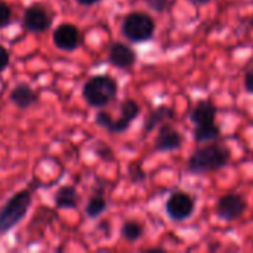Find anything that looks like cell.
<instances>
[{
    "label": "cell",
    "mask_w": 253,
    "mask_h": 253,
    "mask_svg": "<svg viewBox=\"0 0 253 253\" xmlns=\"http://www.w3.org/2000/svg\"><path fill=\"white\" fill-rule=\"evenodd\" d=\"M231 153L225 145L221 144H212L208 147L197 148L190 160H188V170L193 173H208L215 172L222 168H225L230 162Z\"/></svg>",
    "instance_id": "1"
},
{
    "label": "cell",
    "mask_w": 253,
    "mask_h": 253,
    "mask_svg": "<svg viewBox=\"0 0 253 253\" xmlns=\"http://www.w3.org/2000/svg\"><path fill=\"white\" fill-rule=\"evenodd\" d=\"M33 203V196L30 190H21L15 193L1 208H0V236L7 234L15 228L28 213Z\"/></svg>",
    "instance_id": "2"
},
{
    "label": "cell",
    "mask_w": 253,
    "mask_h": 253,
    "mask_svg": "<svg viewBox=\"0 0 253 253\" xmlns=\"http://www.w3.org/2000/svg\"><path fill=\"white\" fill-rule=\"evenodd\" d=\"M117 90V82L107 74H101L90 77L84 83L82 95L87 105L93 108H102L108 105L113 99H116Z\"/></svg>",
    "instance_id": "3"
},
{
    "label": "cell",
    "mask_w": 253,
    "mask_h": 253,
    "mask_svg": "<svg viewBox=\"0 0 253 253\" xmlns=\"http://www.w3.org/2000/svg\"><path fill=\"white\" fill-rule=\"evenodd\" d=\"M120 111H122V116L117 120H113V117L105 111H98L96 116H95V123L98 126L107 129L111 133H122V132L127 130L130 123L139 116L141 108H139L136 101L125 99L120 104Z\"/></svg>",
    "instance_id": "4"
},
{
    "label": "cell",
    "mask_w": 253,
    "mask_h": 253,
    "mask_svg": "<svg viewBox=\"0 0 253 253\" xmlns=\"http://www.w3.org/2000/svg\"><path fill=\"white\" fill-rule=\"evenodd\" d=\"M156 24L148 13L132 12L122 24V34L132 43H142L154 36Z\"/></svg>",
    "instance_id": "5"
},
{
    "label": "cell",
    "mask_w": 253,
    "mask_h": 253,
    "mask_svg": "<svg viewBox=\"0 0 253 253\" xmlns=\"http://www.w3.org/2000/svg\"><path fill=\"white\" fill-rule=\"evenodd\" d=\"M53 21L52 12L42 3L30 4L22 15V27L30 33H44Z\"/></svg>",
    "instance_id": "6"
},
{
    "label": "cell",
    "mask_w": 253,
    "mask_h": 253,
    "mask_svg": "<svg viewBox=\"0 0 253 253\" xmlns=\"http://www.w3.org/2000/svg\"><path fill=\"white\" fill-rule=\"evenodd\" d=\"M194 212V200L187 193L178 191L166 202V213L173 221H184Z\"/></svg>",
    "instance_id": "7"
},
{
    "label": "cell",
    "mask_w": 253,
    "mask_h": 253,
    "mask_svg": "<svg viewBox=\"0 0 253 253\" xmlns=\"http://www.w3.org/2000/svg\"><path fill=\"white\" fill-rule=\"evenodd\" d=\"M53 44L64 52H73L80 46V31L74 24L64 22L53 30Z\"/></svg>",
    "instance_id": "8"
},
{
    "label": "cell",
    "mask_w": 253,
    "mask_h": 253,
    "mask_svg": "<svg viewBox=\"0 0 253 253\" xmlns=\"http://www.w3.org/2000/svg\"><path fill=\"white\" fill-rule=\"evenodd\" d=\"M246 211V202L239 194H227L216 205V215L222 221H236Z\"/></svg>",
    "instance_id": "9"
},
{
    "label": "cell",
    "mask_w": 253,
    "mask_h": 253,
    "mask_svg": "<svg viewBox=\"0 0 253 253\" xmlns=\"http://www.w3.org/2000/svg\"><path fill=\"white\" fill-rule=\"evenodd\" d=\"M108 62L116 68L126 70L136 62V53L130 46L122 42H116L111 44L108 50Z\"/></svg>",
    "instance_id": "10"
},
{
    "label": "cell",
    "mask_w": 253,
    "mask_h": 253,
    "mask_svg": "<svg viewBox=\"0 0 253 253\" xmlns=\"http://www.w3.org/2000/svg\"><path fill=\"white\" fill-rule=\"evenodd\" d=\"M182 141H184L182 135L175 127L165 123L160 127V132L156 138L154 148H156V151H162V153L175 151V150H179L182 147Z\"/></svg>",
    "instance_id": "11"
},
{
    "label": "cell",
    "mask_w": 253,
    "mask_h": 253,
    "mask_svg": "<svg viewBox=\"0 0 253 253\" xmlns=\"http://www.w3.org/2000/svg\"><path fill=\"white\" fill-rule=\"evenodd\" d=\"M9 99L13 105L21 110H25L39 101V95L27 83H18L9 93Z\"/></svg>",
    "instance_id": "12"
},
{
    "label": "cell",
    "mask_w": 253,
    "mask_h": 253,
    "mask_svg": "<svg viewBox=\"0 0 253 253\" xmlns=\"http://www.w3.org/2000/svg\"><path fill=\"white\" fill-rule=\"evenodd\" d=\"M216 107L208 101V99H203L200 101L194 110L191 111V122L199 126V125H209V123H213L215 122V117H216Z\"/></svg>",
    "instance_id": "13"
},
{
    "label": "cell",
    "mask_w": 253,
    "mask_h": 253,
    "mask_svg": "<svg viewBox=\"0 0 253 253\" xmlns=\"http://www.w3.org/2000/svg\"><path fill=\"white\" fill-rule=\"evenodd\" d=\"M173 117H175V113H173L172 108H169V107H166V105L157 107L156 110H153V111L147 116V119H145V122H144V132H145V133H150V132H153L160 123H165V122H168V120H172Z\"/></svg>",
    "instance_id": "14"
},
{
    "label": "cell",
    "mask_w": 253,
    "mask_h": 253,
    "mask_svg": "<svg viewBox=\"0 0 253 253\" xmlns=\"http://www.w3.org/2000/svg\"><path fill=\"white\" fill-rule=\"evenodd\" d=\"M53 202H55L56 209H76L77 202H79L76 188L71 187V185L61 187L56 191V194L53 197Z\"/></svg>",
    "instance_id": "15"
},
{
    "label": "cell",
    "mask_w": 253,
    "mask_h": 253,
    "mask_svg": "<svg viewBox=\"0 0 253 253\" xmlns=\"http://www.w3.org/2000/svg\"><path fill=\"white\" fill-rule=\"evenodd\" d=\"M194 141L197 142H209V141H213L216 138H219L221 135V130L219 127H216L213 123H209V125H199L194 132Z\"/></svg>",
    "instance_id": "16"
},
{
    "label": "cell",
    "mask_w": 253,
    "mask_h": 253,
    "mask_svg": "<svg viewBox=\"0 0 253 253\" xmlns=\"http://www.w3.org/2000/svg\"><path fill=\"white\" fill-rule=\"evenodd\" d=\"M142 234H144V228L136 221H127L122 227V237L129 243H135L142 237Z\"/></svg>",
    "instance_id": "17"
},
{
    "label": "cell",
    "mask_w": 253,
    "mask_h": 253,
    "mask_svg": "<svg viewBox=\"0 0 253 253\" xmlns=\"http://www.w3.org/2000/svg\"><path fill=\"white\" fill-rule=\"evenodd\" d=\"M105 211H107V202H105V199H104L102 196H93V197L87 202L86 209H84L86 215H87L89 218H92V219L98 218V216L102 215Z\"/></svg>",
    "instance_id": "18"
},
{
    "label": "cell",
    "mask_w": 253,
    "mask_h": 253,
    "mask_svg": "<svg viewBox=\"0 0 253 253\" xmlns=\"http://www.w3.org/2000/svg\"><path fill=\"white\" fill-rule=\"evenodd\" d=\"M10 19H12V9H10V6L6 1L0 0V28L6 27L10 22Z\"/></svg>",
    "instance_id": "19"
},
{
    "label": "cell",
    "mask_w": 253,
    "mask_h": 253,
    "mask_svg": "<svg viewBox=\"0 0 253 253\" xmlns=\"http://www.w3.org/2000/svg\"><path fill=\"white\" fill-rule=\"evenodd\" d=\"M147 3L150 4L151 9H154L157 12H163L169 7L170 0H147Z\"/></svg>",
    "instance_id": "20"
},
{
    "label": "cell",
    "mask_w": 253,
    "mask_h": 253,
    "mask_svg": "<svg viewBox=\"0 0 253 253\" xmlns=\"http://www.w3.org/2000/svg\"><path fill=\"white\" fill-rule=\"evenodd\" d=\"M9 65V52L4 46L0 44V74L7 68Z\"/></svg>",
    "instance_id": "21"
},
{
    "label": "cell",
    "mask_w": 253,
    "mask_h": 253,
    "mask_svg": "<svg viewBox=\"0 0 253 253\" xmlns=\"http://www.w3.org/2000/svg\"><path fill=\"white\" fill-rule=\"evenodd\" d=\"M245 87H246L248 92L253 93V67L248 71V74L245 77Z\"/></svg>",
    "instance_id": "22"
},
{
    "label": "cell",
    "mask_w": 253,
    "mask_h": 253,
    "mask_svg": "<svg viewBox=\"0 0 253 253\" xmlns=\"http://www.w3.org/2000/svg\"><path fill=\"white\" fill-rule=\"evenodd\" d=\"M99 1L101 0H77V3L82 4V6H93V4H96Z\"/></svg>",
    "instance_id": "23"
},
{
    "label": "cell",
    "mask_w": 253,
    "mask_h": 253,
    "mask_svg": "<svg viewBox=\"0 0 253 253\" xmlns=\"http://www.w3.org/2000/svg\"><path fill=\"white\" fill-rule=\"evenodd\" d=\"M191 3H194V4H206L208 1H211V0H190Z\"/></svg>",
    "instance_id": "24"
}]
</instances>
